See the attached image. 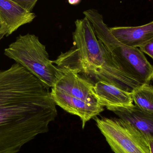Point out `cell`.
I'll list each match as a JSON object with an SVG mask.
<instances>
[{"label": "cell", "instance_id": "1", "mask_svg": "<svg viewBox=\"0 0 153 153\" xmlns=\"http://www.w3.org/2000/svg\"><path fill=\"white\" fill-rule=\"evenodd\" d=\"M48 89L17 63L0 70V139L18 135L34 139L48 132L57 116Z\"/></svg>", "mask_w": 153, "mask_h": 153}, {"label": "cell", "instance_id": "2", "mask_svg": "<svg viewBox=\"0 0 153 153\" xmlns=\"http://www.w3.org/2000/svg\"><path fill=\"white\" fill-rule=\"evenodd\" d=\"M73 47L62 53L53 64L83 76L94 84L104 81L132 93L142 84L124 72L110 53L97 38L86 17L75 21Z\"/></svg>", "mask_w": 153, "mask_h": 153}, {"label": "cell", "instance_id": "3", "mask_svg": "<svg viewBox=\"0 0 153 153\" xmlns=\"http://www.w3.org/2000/svg\"><path fill=\"white\" fill-rule=\"evenodd\" d=\"M92 24L97 38L112 55L122 71L142 84L153 81V65L137 48L130 47L118 41L104 23L102 15L95 9L83 12Z\"/></svg>", "mask_w": 153, "mask_h": 153}, {"label": "cell", "instance_id": "4", "mask_svg": "<svg viewBox=\"0 0 153 153\" xmlns=\"http://www.w3.org/2000/svg\"><path fill=\"white\" fill-rule=\"evenodd\" d=\"M4 54L23 66L47 88L54 87L62 73L50 60L45 46L33 34L19 35Z\"/></svg>", "mask_w": 153, "mask_h": 153}, {"label": "cell", "instance_id": "5", "mask_svg": "<svg viewBox=\"0 0 153 153\" xmlns=\"http://www.w3.org/2000/svg\"><path fill=\"white\" fill-rule=\"evenodd\" d=\"M115 153H150L148 141L141 132L120 118H94Z\"/></svg>", "mask_w": 153, "mask_h": 153}, {"label": "cell", "instance_id": "6", "mask_svg": "<svg viewBox=\"0 0 153 153\" xmlns=\"http://www.w3.org/2000/svg\"><path fill=\"white\" fill-rule=\"evenodd\" d=\"M51 94L56 105L66 112L80 117L83 128L86 122L104 111V108L101 105L86 102L55 87L52 88Z\"/></svg>", "mask_w": 153, "mask_h": 153}, {"label": "cell", "instance_id": "7", "mask_svg": "<svg viewBox=\"0 0 153 153\" xmlns=\"http://www.w3.org/2000/svg\"><path fill=\"white\" fill-rule=\"evenodd\" d=\"M36 17L13 0H0V34L8 36Z\"/></svg>", "mask_w": 153, "mask_h": 153}, {"label": "cell", "instance_id": "8", "mask_svg": "<svg viewBox=\"0 0 153 153\" xmlns=\"http://www.w3.org/2000/svg\"><path fill=\"white\" fill-rule=\"evenodd\" d=\"M58 68L62 74L53 87L86 102L100 105L94 93V84L72 71Z\"/></svg>", "mask_w": 153, "mask_h": 153}, {"label": "cell", "instance_id": "9", "mask_svg": "<svg viewBox=\"0 0 153 153\" xmlns=\"http://www.w3.org/2000/svg\"><path fill=\"white\" fill-rule=\"evenodd\" d=\"M107 109L136 128L147 140L153 139V113L143 111L134 104L128 107H110Z\"/></svg>", "mask_w": 153, "mask_h": 153}, {"label": "cell", "instance_id": "10", "mask_svg": "<svg viewBox=\"0 0 153 153\" xmlns=\"http://www.w3.org/2000/svg\"><path fill=\"white\" fill-rule=\"evenodd\" d=\"M93 91L98 103L106 108L128 107L134 105L131 93L122 90L104 81L94 85Z\"/></svg>", "mask_w": 153, "mask_h": 153}, {"label": "cell", "instance_id": "11", "mask_svg": "<svg viewBox=\"0 0 153 153\" xmlns=\"http://www.w3.org/2000/svg\"><path fill=\"white\" fill-rule=\"evenodd\" d=\"M115 38L130 47L140 48L153 40V21L138 27L109 28Z\"/></svg>", "mask_w": 153, "mask_h": 153}, {"label": "cell", "instance_id": "12", "mask_svg": "<svg viewBox=\"0 0 153 153\" xmlns=\"http://www.w3.org/2000/svg\"><path fill=\"white\" fill-rule=\"evenodd\" d=\"M131 94L136 106L143 111L153 113V85L150 84H142Z\"/></svg>", "mask_w": 153, "mask_h": 153}, {"label": "cell", "instance_id": "13", "mask_svg": "<svg viewBox=\"0 0 153 153\" xmlns=\"http://www.w3.org/2000/svg\"><path fill=\"white\" fill-rule=\"evenodd\" d=\"M28 11L32 12L38 0H13Z\"/></svg>", "mask_w": 153, "mask_h": 153}, {"label": "cell", "instance_id": "14", "mask_svg": "<svg viewBox=\"0 0 153 153\" xmlns=\"http://www.w3.org/2000/svg\"><path fill=\"white\" fill-rule=\"evenodd\" d=\"M139 48L143 53L146 54L153 59V40Z\"/></svg>", "mask_w": 153, "mask_h": 153}, {"label": "cell", "instance_id": "15", "mask_svg": "<svg viewBox=\"0 0 153 153\" xmlns=\"http://www.w3.org/2000/svg\"><path fill=\"white\" fill-rule=\"evenodd\" d=\"M147 141L150 148V153H153V139H148Z\"/></svg>", "mask_w": 153, "mask_h": 153}, {"label": "cell", "instance_id": "16", "mask_svg": "<svg viewBox=\"0 0 153 153\" xmlns=\"http://www.w3.org/2000/svg\"><path fill=\"white\" fill-rule=\"evenodd\" d=\"M69 4L72 5H76L80 3L81 0H68Z\"/></svg>", "mask_w": 153, "mask_h": 153}, {"label": "cell", "instance_id": "17", "mask_svg": "<svg viewBox=\"0 0 153 153\" xmlns=\"http://www.w3.org/2000/svg\"><path fill=\"white\" fill-rule=\"evenodd\" d=\"M4 36V35H2V34H0V41H1V39L3 38Z\"/></svg>", "mask_w": 153, "mask_h": 153}]
</instances>
